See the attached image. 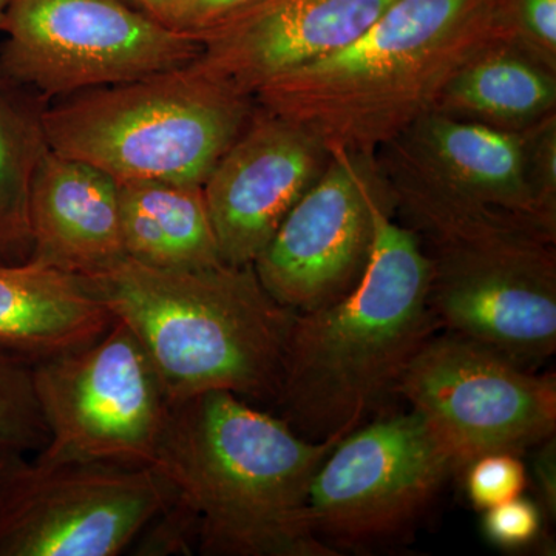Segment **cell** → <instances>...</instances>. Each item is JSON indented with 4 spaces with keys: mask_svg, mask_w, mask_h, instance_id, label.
Listing matches in <instances>:
<instances>
[{
    "mask_svg": "<svg viewBox=\"0 0 556 556\" xmlns=\"http://www.w3.org/2000/svg\"><path fill=\"white\" fill-rule=\"evenodd\" d=\"M484 511L482 530L486 540L504 551L530 547L543 533V510L527 497L518 496Z\"/></svg>",
    "mask_w": 556,
    "mask_h": 556,
    "instance_id": "cell-25",
    "label": "cell"
},
{
    "mask_svg": "<svg viewBox=\"0 0 556 556\" xmlns=\"http://www.w3.org/2000/svg\"><path fill=\"white\" fill-rule=\"evenodd\" d=\"M49 430L36 397L33 364L0 348V448L38 453Z\"/></svg>",
    "mask_w": 556,
    "mask_h": 556,
    "instance_id": "cell-21",
    "label": "cell"
},
{
    "mask_svg": "<svg viewBox=\"0 0 556 556\" xmlns=\"http://www.w3.org/2000/svg\"><path fill=\"white\" fill-rule=\"evenodd\" d=\"M86 281L144 348L172 405L207 391L276 402L298 313L254 266L160 269L127 257Z\"/></svg>",
    "mask_w": 556,
    "mask_h": 556,
    "instance_id": "cell-5",
    "label": "cell"
},
{
    "mask_svg": "<svg viewBox=\"0 0 556 556\" xmlns=\"http://www.w3.org/2000/svg\"><path fill=\"white\" fill-rule=\"evenodd\" d=\"M0 76L42 101L185 67L203 43L127 0H11Z\"/></svg>",
    "mask_w": 556,
    "mask_h": 556,
    "instance_id": "cell-7",
    "label": "cell"
},
{
    "mask_svg": "<svg viewBox=\"0 0 556 556\" xmlns=\"http://www.w3.org/2000/svg\"><path fill=\"white\" fill-rule=\"evenodd\" d=\"M464 468L468 500L482 511L521 496L529 482L525 463L515 453H485Z\"/></svg>",
    "mask_w": 556,
    "mask_h": 556,
    "instance_id": "cell-23",
    "label": "cell"
},
{
    "mask_svg": "<svg viewBox=\"0 0 556 556\" xmlns=\"http://www.w3.org/2000/svg\"><path fill=\"white\" fill-rule=\"evenodd\" d=\"M507 40L556 72V0H497Z\"/></svg>",
    "mask_w": 556,
    "mask_h": 556,
    "instance_id": "cell-22",
    "label": "cell"
},
{
    "mask_svg": "<svg viewBox=\"0 0 556 556\" xmlns=\"http://www.w3.org/2000/svg\"><path fill=\"white\" fill-rule=\"evenodd\" d=\"M329 152L327 169L252 265L266 291L295 313L324 308L357 287L380 211L391 203L375 155Z\"/></svg>",
    "mask_w": 556,
    "mask_h": 556,
    "instance_id": "cell-12",
    "label": "cell"
},
{
    "mask_svg": "<svg viewBox=\"0 0 556 556\" xmlns=\"http://www.w3.org/2000/svg\"><path fill=\"white\" fill-rule=\"evenodd\" d=\"M263 0H172L161 24L170 30L201 39L217 30L240 14L254 9Z\"/></svg>",
    "mask_w": 556,
    "mask_h": 556,
    "instance_id": "cell-26",
    "label": "cell"
},
{
    "mask_svg": "<svg viewBox=\"0 0 556 556\" xmlns=\"http://www.w3.org/2000/svg\"><path fill=\"white\" fill-rule=\"evenodd\" d=\"M11 0H0V31H2L3 21H5L7 10H9Z\"/></svg>",
    "mask_w": 556,
    "mask_h": 556,
    "instance_id": "cell-31",
    "label": "cell"
},
{
    "mask_svg": "<svg viewBox=\"0 0 556 556\" xmlns=\"http://www.w3.org/2000/svg\"><path fill=\"white\" fill-rule=\"evenodd\" d=\"M394 393L426 420L457 470L485 453L521 455L556 431L555 375L448 331L424 343Z\"/></svg>",
    "mask_w": 556,
    "mask_h": 556,
    "instance_id": "cell-10",
    "label": "cell"
},
{
    "mask_svg": "<svg viewBox=\"0 0 556 556\" xmlns=\"http://www.w3.org/2000/svg\"><path fill=\"white\" fill-rule=\"evenodd\" d=\"M199 515L174 495L135 541L137 554L192 555L199 546Z\"/></svg>",
    "mask_w": 556,
    "mask_h": 556,
    "instance_id": "cell-24",
    "label": "cell"
},
{
    "mask_svg": "<svg viewBox=\"0 0 556 556\" xmlns=\"http://www.w3.org/2000/svg\"><path fill=\"white\" fill-rule=\"evenodd\" d=\"M457 470L416 412L376 417L340 439L308 493L314 535L329 548L369 551L404 538Z\"/></svg>",
    "mask_w": 556,
    "mask_h": 556,
    "instance_id": "cell-9",
    "label": "cell"
},
{
    "mask_svg": "<svg viewBox=\"0 0 556 556\" xmlns=\"http://www.w3.org/2000/svg\"><path fill=\"white\" fill-rule=\"evenodd\" d=\"M533 457V478H535L540 507L544 517H556V439H544L536 445Z\"/></svg>",
    "mask_w": 556,
    "mask_h": 556,
    "instance_id": "cell-28",
    "label": "cell"
},
{
    "mask_svg": "<svg viewBox=\"0 0 556 556\" xmlns=\"http://www.w3.org/2000/svg\"><path fill=\"white\" fill-rule=\"evenodd\" d=\"M329 156L309 131L255 104L203 185L223 263L254 265Z\"/></svg>",
    "mask_w": 556,
    "mask_h": 556,
    "instance_id": "cell-13",
    "label": "cell"
},
{
    "mask_svg": "<svg viewBox=\"0 0 556 556\" xmlns=\"http://www.w3.org/2000/svg\"><path fill=\"white\" fill-rule=\"evenodd\" d=\"M394 215L430 262L439 327L536 369L556 351V233L442 185L390 141L375 153Z\"/></svg>",
    "mask_w": 556,
    "mask_h": 556,
    "instance_id": "cell-1",
    "label": "cell"
},
{
    "mask_svg": "<svg viewBox=\"0 0 556 556\" xmlns=\"http://www.w3.org/2000/svg\"><path fill=\"white\" fill-rule=\"evenodd\" d=\"M527 172L544 214L556 219V113L525 130Z\"/></svg>",
    "mask_w": 556,
    "mask_h": 556,
    "instance_id": "cell-27",
    "label": "cell"
},
{
    "mask_svg": "<svg viewBox=\"0 0 556 556\" xmlns=\"http://www.w3.org/2000/svg\"><path fill=\"white\" fill-rule=\"evenodd\" d=\"M172 496L155 467L25 457L0 493V556H118Z\"/></svg>",
    "mask_w": 556,
    "mask_h": 556,
    "instance_id": "cell-11",
    "label": "cell"
},
{
    "mask_svg": "<svg viewBox=\"0 0 556 556\" xmlns=\"http://www.w3.org/2000/svg\"><path fill=\"white\" fill-rule=\"evenodd\" d=\"M115 321L86 278L36 260L0 265V348L33 365L101 338Z\"/></svg>",
    "mask_w": 556,
    "mask_h": 556,
    "instance_id": "cell-17",
    "label": "cell"
},
{
    "mask_svg": "<svg viewBox=\"0 0 556 556\" xmlns=\"http://www.w3.org/2000/svg\"><path fill=\"white\" fill-rule=\"evenodd\" d=\"M506 39L497 0H396L361 38L255 93L328 150L375 155L433 112L448 80Z\"/></svg>",
    "mask_w": 556,
    "mask_h": 556,
    "instance_id": "cell-3",
    "label": "cell"
},
{
    "mask_svg": "<svg viewBox=\"0 0 556 556\" xmlns=\"http://www.w3.org/2000/svg\"><path fill=\"white\" fill-rule=\"evenodd\" d=\"M135 9L149 14L153 20L160 21L161 14L167 9L172 0H127Z\"/></svg>",
    "mask_w": 556,
    "mask_h": 556,
    "instance_id": "cell-30",
    "label": "cell"
},
{
    "mask_svg": "<svg viewBox=\"0 0 556 556\" xmlns=\"http://www.w3.org/2000/svg\"><path fill=\"white\" fill-rule=\"evenodd\" d=\"M46 101L0 76V265L28 262L33 252V181L49 152Z\"/></svg>",
    "mask_w": 556,
    "mask_h": 556,
    "instance_id": "cell-20",
    "label": "cell"
},
{
    "mask_svg": "<svg viewBox=\"0 0 556 556\" xmlns=\"http://www.w3.org/2000/svg\"><path fill=\"white\" fill-rule=\"evenodd\" d=\"M393 141L460 195L556 233V219L544 214L530 186L525 130H501L430 112Z\"/></svg>",
    "mask_w": 556,
    "mask_h": 556,
    "instance_id": "cell-16",
    "label": "cell"
},
{
    "mask_svg": "<svg viewBox=\"0 0 556 556\" xmlns=\"http://www.w3.org/2000/svg\"><path fill=\"white\" fill-rule=\"evenodd\" d=\"M31 258L90 278L127 258L119 182L84 161L49 149L33 181Z\"/></svg>",
    "mask_w": 556,
    "mask_h": 556,
    "instance_id": "cell-15",
    "label": "cell"
},
{
    "mask_svg": "<svg viewBox=\"0 0 556 556\" xmlns=\"http://www.w3.org/2000/svg\"><path fill=\"white\" fill-rule=\"evenodd\" d=\"M49 442L36 456L153 467L172 404L127 325L89 345L33 365Z\"/></svg>",
    "mask_w": 556,
    "mask_h": 556,
    "instance_id": "cell-8",
    "label": "cell"
},
{
    "mask_svg": "<svg viewBox=\"0 0 556 556\" xmlns=\"http://www.w3.org/2000/svg\"><path fill=\"white\" fill-rule=\"evenodd\" d=\"M190 64L70 94L42 113L53 152L118 182L204 185L254 113Z\"/></svg>",
    "mask_w": 556,
    "mask_h": 556,
    "instance_id": "cell-6",
    "label": "cell"
},
{
    "mask_svg": "<svg viewBox=\"0 0 556 556\" xmlns=\"http://www.w3.org/2000/svg\"><path fill=\"white\" fill-rule=\"evenodd\" d=\"M396 0H263L208 33L190 67L237 97L350 46Z\"/></svg>",
    "mask_w": 556,
    "mask_h": 556,
    "instance_id": "cell-14",
    "label": "cell"
},
{
    "mask_svg": "<svg viewBox=\"0 0 556 556\" xmlns=\"http://www.w3.org/2000/svg\"><path fill=\"white\" fill-rule=\"evenodd\" d=\"M339 441L300 437L229 391L172 405L156 470L200 519L207 556H339L309 526L314 475Z\"/></svg>",
    "mask_w": 556,
    "mask_h": 556,
    "instance_id": "cell-2",
    "label": "cell"
},
{
    "mask_svg": "<svg viewBox=\"0 0 556 556\" xmlns=\"http://www.w3.org/2000/svg\"><path fill=\"white\" fill-rule=\"evenodd\" d=\"M119 197L127 257L160 269L222 265L203 186L119 182Z\"/></svg>",
    "mask_w": 556,
    "mask_h": 556,
    "instance_id": "cell-18",
    "label": "cell"
},
{
    "mask_svg": "<svg viewBox=\"0 0 556 556\" xmlns=\"http://www.w3.org/2000/svg\"><path fill=\"white\" fill-rule=\"evenodd\" d=\"M25 455L13 450L0 448V493L5 489L7 482L13 477L14 471L24 463Z\"/></svg>",
    "mask_w": 556,
    "mask_h": 556,
    "instance_id": "cell-29",
    "label": "cell"
},
{
    "mask_svg": "<svg viewBox=\"0 0 556 556\" xmlns=\"http://www.w3.org/2000/svg\"><path fill=\"white\" fill-rule=\"evenodd\" d=\"M433 112L522 131L556 113V72L496 40L448 80Z\"/></svg>",
    "mask_w": 556,
    "mask_h": 556,
    "instance_id": "cell-19",
    "label": "cell"
},
{
    "mask_svg": "<svg viewBox=\"0 0 556 556\" xmlns=\"http://www.w3.org/2000/svg\"><path fill=\"white\" fill-rule=\"evenodd\" d=\"M438 329L430 262L391 201L380 211L357 287L331 305L295 316L273 407L300 437L340 441L394 393Z\"/></svg>",
    "mask_w": 556,
    "mask_h": 556,
    "instance_id": "cell-4",
    "label": "cell"
}]
</instances>
